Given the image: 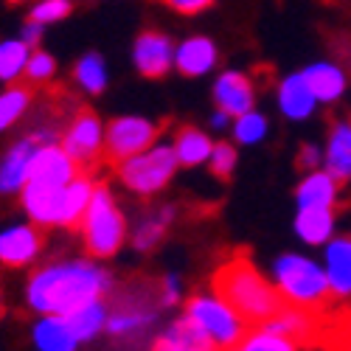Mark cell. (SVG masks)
<instances>
[{
	"mask_svg": "<svg viewBox=\"0 0 351 351\" xmlns=\"http://www.w3.org/2000/svg\"><path fill=\"white\" fill-rule=\"evenodd\" d=\"M211 287L228 304H233V309H237L250 326L267 324V320L284 306V298L278 295L273 278L261 276L253 267V261L245 256L228 258L214 273Z\"/></svg>",
	"mask_w": 351,
	"mask_h": 351,
	"instance_id": "obj_2",
	"label": "cell"
},
{
	"mask_svg": "<svg viewBox=\"0 0 351 351\" xmlns=\"http://www.w3.org/2000/svg\"><path fill=\"white\" fill-rule=\"evenodd\" d=\"M160 127L146 119V115H119L107 124V141H104V158L112 163H121L158 141Z\"/></svg>",
	"mask_w": 351,
	"mask_h": 351,
	"instance_id": "obj_10",
	"label": "cell"
},
{
	"mask_svg": "<svg viewBox=\"0 0 351 351\" xmlns=\"http://www.w3.org/2000/svg\"><path fill=\"white\" fill-rule=\"evenodd\" d=\"M71 12H73L71 0H34L32 14H28V17L43 23V25H53V23H62Z\"/></svg>",
	"mask_w": 351,
	"mask_h": 351,
	"instance_id": "obj_35",
	"label": "cell"
},
{
	"mask_svg": "<svg viewBox=\"0 0 351 351\" xmlns=\"http://www.w3.org/2000/svg\"><path fill=\"white\" fill-rule=\"evenodd\" d=\"M298 166L304 171H312V169H320L324 166V146L317 143H304L298 149Z\"/></svg>",
	"mask_w": 351,
	"mask_h": 351,
	"instance_id": "obj_38",
	"label": "cell"
},
{
	"mask_svg": "<svg viewBox=\"0 0 351 351\" xmlns=\"http://www.w3.org/2000/svg\"><path fill=\"white\" fill-rule=\"evenodd\" d=\"M93 191L96 180L87 171H82L68 186H45L28 180L20 191V206L23 214L40 228H79Z\"/></svg>",
	"mask_w": 351,
	"mask_h": 351,
	"instance_id": "obj_3",
	"label": "cell"
},
{
	"mask_svg": "<svg viewBox=\"0 0 351 351\" xmlns=\"http://www.w3.org/2000/svg\"><path fill=\"white\" fill-rule=\"evenodd\" d=\"M324 169H329L340 183H351V119L335 121L324 146Z\"/></svg>",
	"mask_w": 351,
	"mask_h": 351,
	"instance_id": "obj_24",
	"label": "cell"
},
{
	"mask_svg": "<svg viewBox=\"0 0 351 351\" xmlns=\"http://www.w3.org/2000/svg\"><path fill=\"white\" fill-rule=\"evenodd\" d=\"M160 309L163 306L158 301V289H152V287L127 289L124 298L115 306H110L107 335H112V337H138L146 329L155 326Z\"/></svg>",
	"mask_w": 351,
	"mask_h": 351,
	"instance_id": "obj_8",
	"label": "cell"
},
{
	"mask_svg": "<svg viewBox=\"0 0 351 351\" xmlns=\"http://www.w3.org/2000/svg\"><path fill=\"white\" fill-rule=\"evenodd\" d=\"M186 298V284L178 273H166L158 281V301L160 306H178Z\"/></svg>",
	"mask_w": 351,
	"mask_h": 351,
	"instance_id": "obj_37",
	"label": "cell"
},
{
	"mask_svg": "<svg viewBox=\"0 0 351 351\" xmlns=\"http://www.w3.org/2000/svg\"><path fill=\"white\" fill-rule=\"evenodd\" d=\"M295 237L309 247H324L337 237V211L335 208H298L292 219Z\"/></svg>",
	"mask_w": 351,
	"mask_h": 351,
	"instance_id": "obj_23",
	"label": "cell"
},
{
	"mask_svg": "<svg viewBox=\"0 0 351 351\" xmlns=\"http://www.w3.org/2000/svg\"><path fill=\"white\" fill-rule=\"evenodd\" d=\"M180 169V160L174 155V146L166 141H155L149 149H143L121 163H115L119 180L135 197H155L160 194Z\"/></svg>",
	"mask_w": 351,
	"mask_h": 351,
	"instance_id": "obj_6",
	"label": "cell"
},
{
	"mask_svg": "<svg viewBox=\"0 0 351 351\" xmlns=\"http://www.w3.org/2000/svg\"><path fill=\"white\" fill-rule=\"evenodd\" d=\"M32 51L34 48H28L20 37L0 40V84H17L20 79H25Z\"/></svg>",
	"mask_w": 351,
	"mask_h": 351,
	"instance_id": "obj_30",
	"label": "cell"
},
{
	"mask_svg": "<svg viewBox=\"0 0 351 351\" xmlns=\"http://www.w3.org/2000/svg\"><path fill=\"white\" fill-rule=\"evenodd\" d=\"M107 317H110V304L104 298L84 304V306H79V309H73L68 315V320L73 324V329H76L82 343H90L101 332H107Z\"/></svg>",
	"mask_w": 351,
	"mask_h": 351,
	"instance_id": "obj_29",
	"label": "cell"
},
{
	"mask_svg": "<svg viewBox=\"0 0 351 351\" xmlns=\"http://www.w3.org/2000/svg\"><path fill=\"white\" fill-rule=\"evenodd\" d=\"M82 169L73 163V158L62 149L60 143H40L32 166V183H45V186H68L76 180Z\"/></svg>",
	"mask_w": 351,
	"mask_h": 351,
	"instance_id": "obj_17",
	"label": "cell"
},
{
	"mask_svg": "<svg viewBox=\"0 0 351 351\" xmlns=\"http://www.w3.org/2000/svg\"><path fill=\"white\" fill-rule=\"evenodd\" d=\"M32 343L37 351H79L82 346L68 315H37L32 326Z\"/></svg>",
	"mask_w": 351,
	"mask_h": 351,
	"instance_id": "obj_21",
	"label": "cell"
},
{
	"mask_svg": "<svg viewBox=\"0 0 351 351\" xmlns=\"http://www.w3.org/2000/svg\"><path fill=\"white\" fill-rule=\"evenodd\" d=\"M73 82L82 87L84 93L90 96H101L110 84V68H107V60L99 53V51H87L82 53L76 65H73Z\"/></svg>",
	"mask_w": 351,
	"mask_h": 351,
	"instance_id": "obj_28",
	"label": "cell"
},
{
	"mask_svg": "<svg viewBox=\"0 0 351 351\" xmlns=\"http://www.w3.org/2000/svg\"><path fill=\"white\" fill-rule=\"evenodd\" d=\"M340 180L329 169H312L295 186V208H335L340 197Z\"/></svg>",
	"mask_w": 351,
	"mask_h": 351,
	"instance_id": "obj_20",
	"label": "cell"
},
{
	"mask_svg": "<svg viewBox=\"0 0 351 351\" xmlns=\"http://www.w3.org/2000/svg\"><path fill=\"white\" fill-rule=\"evenodd\" d=\"M276 104H278V110H281V115L287 121H306L320 107V101L315 99L304 71H292L278 82Z\"/></svg>",
	"mask_w": 351,
	"mask_h": 351,
	"instance_id": "obj_16",
	"label": "cell"
},
{
	"mask_svg": "<svg viewBox=\"0 0 351 351\" xmlns=\"http://www.w3.org/2000/svg\"><path fill=\"white\" fill-rule=\"evenodd\" d=\"M82 242L93 258H112L121 253V247L130 242V222L119 206V199L110 191V186L96 183L93 199L87 206L82 222H79Z\"/></svg>",
	"mask_w": 351,
	"mask_h": 351,
	"instance_id": "obj_5",
	"label": "cell"
},
{
	"mask_svg": "<svg viewBox=\"0 0 351 351\" xmlns=\"http://www.w3.org/2000/svg\"><path fill=\"white\" fill-rule=\"evenodd\" d=\"M0 315H3V292H0Z\"/></svg>",
	"mask_w": 351,
	"mask_h": 351,
	"instance_id": "obj_42",
	"label": "cell"
},
{
	"mask_svg": "<svg viewBox=\"0 0 351 351\" xmlns=\"http://www.w3.org/2000/svg\"><path fill=\"white\" fill-rule=\"evenodd\" d=\"M110 292L112 273L99 265V258H56L32 270L25 281V306L34 315H71Z\"/></svg>",
	"mask_w": 351,
	"mask_h": 351,
	"instance_id": "obj_1",
	"label": "cell"
},
{
	"mask_svg": "<svg viewBox=\"0 0 351 351\" xmlns=\"http://www.w3.org/2000/svg\"><path fill=\"white\" fill-rule=\"evenodd\" d=\"M233 143H239V146H258V143H265L267 135H270V121H267V115L261 112V110H247L242 112L239 119H233Z\"/></svg>",
	"mask_w": 351,
	"mask_h": 351,
	"instance_id": "obj_33",
	"label": "cell"
},
{
	"mask_svg": "<svg viewBox=\"0 0 351 351\" xmlns=\"http://www.w3.org/2000/svg\"><path fill=\"white\" fill-rule=\"evenodd\" d=\"M174 217H178V211H174V206H158L155 211L149 214H143L132 228H130V242L138 253H149L155 250L163 237L169 233Z\"/></svg>",
	"mask_w": 351,
	"mask_h": 351,
	"instance_id": "obj_25",
	"label": "cell"
},
{
	"mask_svg": "<svg viewBox=\"0 0 351 351\" xmlns=\"http://www.w3.org/2000/svg\"><path fill=\"white\" fill-rule=\"evenodd\" d=\"M211 96H214V104L219 110H225L228 115H233V119H239L242 112L256 107V84L245 71L230 68L214 79Z\"/></svg>",
	"mask_w": 351,
	"mask_h": 351,
	"instance_id": "obj_14",
	"label": "cell"
},
{
	"mask_svg": "<svg viewBox=\"0 0 351 351\" xmlns=\"http://www.w3.org/2000/svg\"><path fill=\"white\" fill-rule=\"evenodd\" d=\"M183 315H189L194 324L202 329V335H206L219 351H230L245 337V332L250 329L247 320L233 309V304H228L214 287L191 295L186 301V312Z\"/></svg>",
	"mask_w": 351,
	"mask_h": 351,
	"instance_id": "obj_7",
	"label": "cell"
},
{
	"mask_svg": "<svg viewBox=\"0 0 351 351\" xmlns=\"http://www.w3.org/2000/svg\"><path fill=\"white\" fill-rule=\"evenodd\" d=\"M32 107V90L23 84H6L0 90V135L9 132Z\"/></svg>",
	"mask_w": 351,
	"mask_h": 351,
	"instance_id": "obj_31",
	"label": "cell"
},
{
	"mask_svg": "<svg viewBox=\"0 0 351 351\" xmlns=\"http://www.w3.org/2000/svg\"><path fill=\"white\" fill-rule=\"evenodd\" d=\"M37 149H40V141L34 135H23L9 149L0 152V199L20 197L28 178H32Z\"/></svg>",
	"mask_w": 351,
	"mask_h": 351,
	"instance_id": "obj_12",
	"label": "cell"
},
{
	"mask_svg": "<svg viewBox=\"0 0 351 351\" xmlns=\"http://www.w3.org/2000/svg\"><path fill=\"white\" fill-rule=\"evenodd\" d=\"M53 73H56V60H53V56H51L48 51L34 48V51H32V56H28L25 79H28V82L43 84V82H51V79H53Z\"/></svg>",
	"mask_w": 351,
	"mask_h": 351,
	"instance_id": "obj_36",
	"label": "cell"
},
{
	"mask_svg": "<svg viewBox=\"0 0 351 351\" xmlns=\"http://www.w3.org/2000/svg\"><path fill=\"white\" fill-rule=\"evenodd\" d=\"M174 48L178 45L163 32H141L132 43V65L146 79H160L174 68Z\"/></svg>",
	"mask_w": 351,
	"mask_h": 351,
	"instance_id": "obj_13",
	"label": "cell"
},
{
	"mask_svg": "<svg viewBox=\"0 0 351 351\" xmlns=\"http://www.w3.org/2000/svg\"><path fill=\"white\" fill-rule=\"evenodd\" d=\"M304 76L312 87V93L320 104H335L346 96L348 90V73L343 65L332 62V60H317V62H309L304 68Z\"/></svg>",
	"mask_w": 351,
	"mask_h": 351,
	"instance_id": "obj_22",
	"label": "cell"
},
{
	"mask_svg": "<svg viewBox=\"0 0 351 351\" xmlns=\"http://www.w3.org/2000/svg\"><path fill=\"white\" fill-rule=\"evenodd\" d=\"M163 3H166L169 9H174L178 14H199V12L211 9L217 0H163Z\"/></svg>",
	"mask_w": 351,
	"mask_h": 351,
	"instance_id": "obj_39",
	"label": "cell"
},
{
	"mask_svg": "<svg viewBox=\"0 0 351 351\" xmlns=\"http://www.w3.org/2000/svg\"><path fill=\"white\" fill-rule=\"evenodd\" d=\"M171 146H174V155H178L183 169H197V166H208L214 141L199 127H180L171 138Z\"/></svg>",
	"mask_w": 351,
	"mask_h": 351,
	"instance_id": "obj_26",
	"label": "cell"
},
{
	"mask_svg": "<svg viewBox=\"0 0 351 351\" xmlns=\"http://www.w3.org/2000/svg\"><path fill=\"white\" fill-rule=\"evenodd\" d=\"M104 141H107V124L96 112H76L71 124L60 135V146L73 158V163L87 171L104 158Z\"/></svg>",
	"mask_w": 351,
	"mask_h": 351,
	"instance_id": "obj_9",
	"label": "cell"
},
{
	"mask_svg": "<svg viewBox=\"0 0 351 351\" xmlns=\"http://www.w3.org/2000/svg\"><path fill=\"white\" fill-rule=\"evenodd\" d=\"M324 270L332 298H351V233H337L324 245Z\"/></svg>",
	"mask_w": 351,
	"mask_h": 351,
	"instance_id": "obj_19",
	"label": "cell"
},
{
	"mask_svg": "<svg viewBox=\"0 0 351 351\" xmlns=\"http://www.w3.org/2000/svg\"><path fill=\"white\" fill-rule=\"evenodd\" d=\"M149 351H219V348L202 335V329L189 315H180L155 335Z\"/></svg>",
	"mask_w": 351,
	"mask_h": 351,
	"instance_id": "obj_18",
	"label": "cell"
},
{
	"mask_svg": "<svg viewBox=\"0 0 351 351\" xmlns=\"http://www.w3.org/2000/svg\"><path fill=\"white\" fill-rule=\"evenodd\" d=\"M43 247H45L43 228L32 219L9 222L0 228V267H9V270L32 267L40 258Z\"/></svg>",
	"mask_w": 351,
	"mask_h": 351,
	"instance_id": "obj_11",
	"label": "cell"
},
{
	"mask_svg": "<svg viewBox=\"0 0 351 351\" xmlns=\"http://www.w3.org/2000/svg\"><path fill=\"white\" fill-rule=\"evenodd\" d=\"M270 276H273V284L278 289V295L284 298V304L317 312V309H324L326 301L332 298L326 270L312 256L287 250L273 261Z\"/></svg>",
	"mask_w": 351,
	"mask_h": 351,
	"instance_id": "obj_4",
	"label": "cell"
},
{
	"mask_svg": "<svg viewBox=\"0 0 351 351\" xmlns=\"http://www.w3.org/2000/svg\"><path fill=\"white\" fill-rule=\"evenodd\" d=\"M217 65H219V48L211 37L194 34L174 48V71L186 79L208 76L211 71H217Z\"/></svg>",
	"mask_w": 351,
	"mask_h": 351,
	"instance_id": "obj_15",
	"label": "cell"
},
{
	"mask_svg": "<svg viewBox=\"0 0 351 351\" xmlns=\"http://www.w3.org/2000/svg\"><path fill=\"white\" fill-rule=\"evenodd\" d=\"M43 34H45V25L37 23V20H32V17H28V20L20 25V40H23L28 48H40Z\"/></svg>",
	"mask_w": 351,
	"mask_h": 351,
	"instance_id": "obj_40",
	"label": "cell"
},
{
	"mask_svg": "<svg viewBox=\"0 0 351 351\" xmlns=\"http://www.w3.org/2000/svg\"><path fill=\"white\" fill-rule=\"evenodd\" d=\"M230 351H298V343L261 324V326H250Z\"/></svg>",
	"mask_w": 351,
	"mask_h": 351,
	"instance_id": "obj_32",
	"label": "cell"
},
{
	"mask_svg": "<svg viewBox=\"0 0 351 351\" xmlns=\"http://www.w3.org/2000/svg\"><path fill=\"white\" fill-rule=\"evenodd\" d=\"M233 127V115H228L225 110H214V115H211V130L214 132H225V130H230Z\"/></svg>",
	"mask_w": 351,
	"mask_h": 351,
	"instance_id": "obj_41",
	"label": "cell"
},
{
	"mask_svg": "<svg viewBox=\"0 0 351 351\" xmlns=\"http://www.w3.org/2000/svg\"><path fill=\"white\" fill-rule=\"evenodd\" d=\"M237 163H239V149H237V143L217 141V143H214V149H211V158H208V169H211L214 178H219V180L233 178V171H237Z\"/></svg>",
	"mask_w": 351,
	"mask_h": 351,
	"instance_id": "obj_34",
	"label": "cell"
},
{
	"mask_svg": "<svg viewBox=\"0 0 351 351\" xmlns=\"http://www.w3.org/2000/svg\"><path fill=\"white\" fill-rule=\"evenodd\" d=\"M265 326H270L273 332L295 340V343H306L315 329H317V315L312 309H304V306H292V304H284Z\"/></svg>",
	"mask_w": 351,
	"mask_h": 351,
	"instance_id": "obj_27",
	"label": "cell"
},
{
	"mask_svg": "<svg viewBox=\"0 0 351 351\" xmlns=\"http://www.w3.org/2000/svg\"><path fill=\"white\" fill-rule=\"evenodd\" d=\"M14 3H17V0H14Z\"/></svg>",
	"mask_w": 351,
	"mask_h": 351,
	"instance_id": "obj_43",
	"label": "cell"
}]
</instances>
